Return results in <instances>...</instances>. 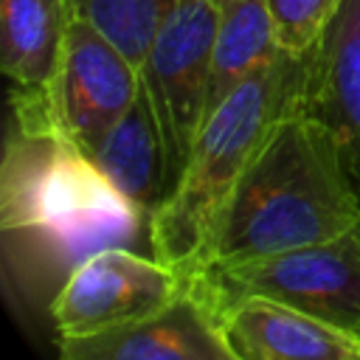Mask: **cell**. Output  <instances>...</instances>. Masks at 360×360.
<instances>
[{"instance_id": "1", "label": "cell", "mask_w": 360, "mask_h": 360, "mask_svg": "<svg viewBox=\"0 0 360 360\" xmlns=\"http://www.w3.org/2000/svg\"><path fill=\"white\" fill-rule=\"evenodd\" d=\"M11 98L0 169V231L20 281L45 287L48 304L90 253L129 245L146 214L48 115L45 98Z\"/></svg>"}, {"instance_id": "2", "label": "cell", "mask_w": 360, "mask_h": 360, "mask_svg": "<svg viewBox=\"0 0 360 360\" xmlns=\"http://www.w3.org/2000/svg\"><path fill=\"white\" fill-rule=\"evenodd\" d=\"M357 225L360 200L338 149L298 96L239 177L200 264L262 259L335 239Z\"/></svg>"}, {"instance_id": "3", "label": "cell", "mask_w": 360, "mask_h": 360, "mask_svg": "<svg viewBox=\"0 0 360 360\" xmlns=\"http://www.w3.org/2000/svg\"><path fill=\"white\" fill-rule=\"evenodd\" d=\"M301 87L304 56L284 53L233 87L202 118L174 191L149 219L146 242L158 259L186 276L202 262L239 177Z\"/></svg>"}, {"instance_id": "4", "label": "cell", "mask_w": 360, "mask_h": 360, "mask_svg": "<svg viewBox=\"0 0 360 360\" xmlns=\"http://www.w3.org/2000/svg\"><path fill=\"white\" fill-rule=\"evenodd\" d=\"M188 284L211 312L228 301L262 295L360 338V225L335 239L250 262L200 264L188 273Z\"/></svg>"}, {"instance_id": "5", "label": "cell", "mask_w": 360, "mask_h": 360, "mask_svg": "<svg viewBox=\"0 0 360 360\" xmlns=\"http://www.w3.org/2000/svg\"><path fill=\"white\" fill-rule=\"evenodd\" d=\"M188 287V276L155 253L112 245L82 259L48 304L53 340L96 338L169 307Z\"/></svg>"}, {"instance_id": "6", "label": "cell", "mask_w": 360, "mask_h": 360, "mask_svg": "<svg viewBox=\"0 0 360 360\" xmlns=\"http://www.w3.org/2000/svg\"><path fill=\"white\" fill-rule=\"evenodd\" d=\"M219 0H183L158 28L141 79L166 143V180L174 191L197 129L205 118Z\"/></svg>"}, {"instance_id": "7", "label": "cell", "mask_w": 360, "mask_h": 360, "mask_svg": "<svg viewBox=\"0 0 360 360\" xmlns=\"http://www.w3.org/2000/svg\"><path fill=\"white\" fill-rule=\"evenodd\" d=\"M141 90V68L90 20L70 14L45 93L51 121L87 155Z\"/></svg>"}, {"instance_id": "8", "label": "cell", "mask_w": 360, "mask_h": 360, "mask_svg": "<svg viewBox=\"0 0 360 360\" xmlns=\"http://www.w3.org/2000/svg\"><path fill=\"white\" fill-rule=\"evenodd\" d=\"M301 104L326 127L360 200V0H343L304 56Z\"/></svg>"}, {"instance_id": "9", "label": "cell", "mask_w": 360, "mask_h": 360, "mask_svg": "<svg viewBox=\"0 0 360 360\" xmlns=\"http://www.w3.org/2000/svg\"><path fill=\"white\" fill-rule=\"evenodd\" d=\"M214 315L233 360H360L354 332L273 298H236Z\"/></svg>"}, {"instance_id": "10", "label": "cell", "mask_w": 360, "mask_h": 360, "mask_svg": "<svg viewBox=\"0 0 360 360\" xmlns=\"http://www.w3.org/2000/svg\"><path fill=\"white\" fill-rule=\"evenodd\" d=\"M56 349L65 360H233L217 315L191 284L143 321Z\"/></svg>"}, {"instance_id": "11", "label": "cell", "mask_w": 360, "mask_h": 360, "mask_svg": "<svg viewBox=\"0 0 360 360\" xmlns=\"http://www.w3.org/2000/svg\"><path fill=\"white\" fill-rule=\"evenodd\" d=\"M90 158L146 214V219L166 202V143L143 79L135 101L93 146Z\"/></svg>"}, {"instance_id": "12", "label": "cell", "mask_w": 360, "mask_h": 360, "mask_svg": "<svg viewBox=\"0 0 360 360\" xmlns=\"http://www.w3.org/2000/svg\"><path fill=\"white\" fill-rule=\"evenodd\" d=\"M68 0H0V59L8 96L45 98L70 22Z\"/></svg>"}, {"instance_id": "13", "label": "cell", "mask_w": 360, "mask_h": 360, "mask_svg": "<svg viewBox=\"0 0 360 360\" xmlns=\"http://www.w3.org/2000/svg\"><path fill=\"white\" fill-rule=\"evenodd\" d=\"M284 56L264 0H219L205 115L245 79Z\"/></svg>"}, {"instance_id": "14", "label": "cell", "mask_w": 360, "mask_h": 360, "mask_svg": "<svg viewBox=\"0 0 360 360\" xmlns=\"http://www.w3.org/2000/svg\"><path fill=\"white\" fill-rule=\"evenodd\" d=\"M70 11L107 34L138 68L174 6L183 0H68Z\"/></svg>"}, {"instance_id": "15", "label": "cell", "mask_w": 360, "mask_h": 360, "mask_svg": "<svg viewBox=\"0 0 360 360\" xmlns=\"http://www.w3.org/2000/svg\"><path fill=\"white\" fill-rule=\"evenodd\" d=\"M284 53L307 56L343 0H264Z\"/></svg>"}]
</instances>
